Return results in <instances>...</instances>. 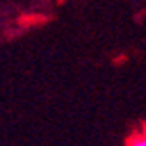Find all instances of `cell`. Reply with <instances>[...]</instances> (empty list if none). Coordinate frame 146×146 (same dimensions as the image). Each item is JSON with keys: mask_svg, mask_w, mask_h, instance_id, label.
<instances>
[{"mask_svg": "<svg viewBox=\"0 0 146 146\" xmlns=\"http://www.w3.org/2000/svg\"><path fill=\"white\" fill-rule=\"evenodd\" d=\"M125 146H146V125H141L125 139Z\"/></svg>", "mask_w": 146, "mask_h": 146, "instance_id": "1", "label": "cell"}]
</instances>
